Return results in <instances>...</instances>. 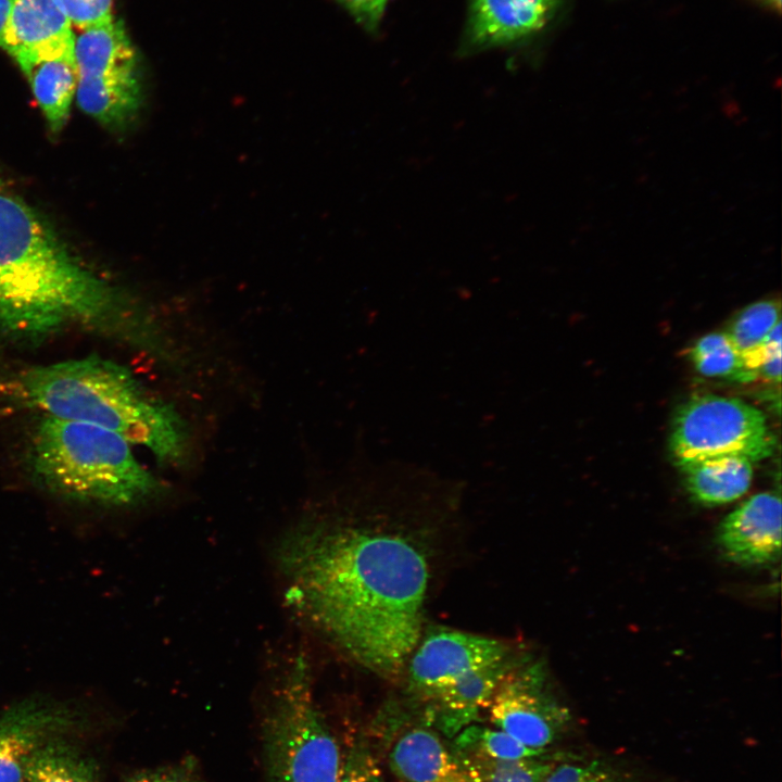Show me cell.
I'll return each instance as SVG.
<instances>
[{"instance_id": "cell-4", "label": "cell", "mask_w": 782, "mask_h": 782, "mask_svg": "<svg viewBox=\"0 0 782 782\" xmlns=\"http://www.w3.org/2000/svg\"><path fill=\"white\" fill-rule=\"evenodd\" d=\"M114 431L43 415L29 444V468L47 492L79 504L131 507L163 495L166 487Z\"/></svg>"}, {"instance_id": "cell-17", "label": "cell", "mask_w": 782, "mask_h": 782, "mask_svg": "<svg viewBox=\"0 0 782 782\" xmlns=\"http://www.w3.org/2000/svg\"><path fill=\"white\" fill-rule=\"evenodd\" d=\"M679 467L691 495L708 505L735 501L749 489L753 479V463L741 456L714 457Z\"/></svg>"}, {"instance_id": "cell-10", "label": "cell", "mask_w": 782, "mask_h": 782, "mask_svg": "<svg viewBox=\"0 0 782 782\" xmlns=\"http://www.w3.org/2000/svg\"><path fill=\"white\" fill-rule=\"evenodd\" d=\"M782 506L779 494L758 493L720 522L717 542L724 557L741 566H764L781 555Z\"/></svg>"}, {"instance_id": "cell-25", "label": "cell", "mask_w": 782, "mask_h": 782, "mask_svg": "<svg viewBox=\"0 0 782 782\" xmlns=\"http://www.w3.org/2000/svg\"><path fill=\"white\" fill-rule=\"evenodd\" d=\"M78 29L106 21L112 15L113 0H53Z\"/></svg>"}, {"instance_id": "cell-9", "label": "cell", "mask_w": 782, "mask_h": 782, "mask_svg": "<svg viewBox=\"0 0 782 782\" xmlns=\"http://www.w3.org/2000/svg\"><path fill=\"white\" fill-rule=\"evenodd\" d=\"M84 721L75 705L43 696L0 711V782H24L31 756L49 741L78 730Z\"/></svg>"}, {"instance_id": "cell-23", "label": "cell", "mask_w": 782, "mask_h": 782, "mask_svg": "<svg viewBox=\"0 0 782 782\" xmlns=\"http://www.w3.org/2000/svg\"><path fill=\"white\" fill-rule=\"evenodd\" d=\"M454 748L467 749L499 759H524L542 756L545 749H533L500 729L469 724L458 732Z\"/></svg>"}, {"instance_id": "cell-30", "label": "cell", "mask_w": 782, "mask_h": 782, "mask_svg": "<svg viewBox=\"0 0 782 782\" xmlns=\"http://www.w3.org/2000/svg\"><path fill=\"white\" fill-rule=\"evenodd\" d=\"M768 5L777 11L781 10V0H764Z\"/></svg>"}, {"instance_id": "cell-31", "label": "cell", "mask_w": 782, "mask_h": 782, "mask_svg": "<svg viewBox=\"0 0 782 782\" xmlns=\"http://www.w3.org/2000/svg\"><path fill=\"white\" fill-rule=\"evenodd\" d=\"M1 189H2V181H1V179H0V190H1Z\"/></svg>"}, {"instance_id": "cell-28", "label": "cell", "mask_w": 782, "mask_h": 782, "mask_svg": "<svg viewBox=\"0 0 782 782\" xmlns=\"http://www.w3.org/2000/svg\"><path fill=\"white\" fill-rule=\"evenodd\" d=\"M126 782H202L191 766L180 765L139 772Z\"/></svg>"}, {"instance_id": "cell-16", "label": "cell", "mask_w": 782, "mask_h": 782, "mask_svg": "<svg viewBox=\"0 0 782 782\" xmlns=\"http://www.w3.org/2000/svg\"><path fill=\"white\" fill-rule=\"evenodd\" d=\"M74 41L78 76L138 71V60L128 35L113 17L79 29Z\"/></svg>"}, {"instance_id": "cell-2", "label": "cell", "mask_w": 782, "mask_h": 782, "mask_svg": "<svg viewBox=\"0 0 782 782\" xmlns=\"http://www.w3.org/2000/svg\"><path fill=\"white\" fill-rule=\"evenodd\" d=\"M70 327L160 342L152 321L128 310L27 204L0 190V331L36 339Z\"/></svg>"}, {"instance_id": "cell-13", "label": "cell", "mask_w": 782, "mask_h": 782, "mask_svg": "<svg viewBox=\"0 0 782 782\" xmlns=\"http://www.w3.org/2000/svg\"><path fill=\"white\" fill-rule=\"evenodd\" d=\"M389 765L402 782H474L454 752L424 727H412L396 736Z\"/></svg>"}, {"instance_id": "cell-18", "label": "cell", "mask_w": 782, "mask_h": 782, "mask_svg": "<svg viewBox=\"0 0 782 782\" xmlns=\"http://www.w3.org/2000/svg\"><path fill=\"white\" fill-rule=\"evenodd\" d=\"M33 94L53 133L67 122L76 92L77 70L74 56L42 61L25 73Z\"/></svg>"}, {"instance_id": "cell-7", "label": "cell", "mask_w": 782, "mask_h": 782, "mask_svg": "<svg viewBox=\"0 0 782 782\" xmlns=\"http://www.w3.org/2000/svg\"><path fill=\"white\" fill-rule=\"evenodd\" d=\"M507 655L506 645L499 640L454 629H431L420 636L407 660L408 685L429 699L468 672Z\"/></svg>"}, {"instance_id": "cell-19", "label": "cell", "mask_w": 782, "mask_h": 782, "mask_svg": "<svg viewBox=\"0 0 782 782\" xmlns=\"http://www.w3.org/2000/svg\"><path fill=\"white\" fill-rule=\"evenodd\" d=\"M24 782H100L97 766L61 736L49 741L29 759Z\"/></svg>"}, {"instance_id": "cell-12", "label": "cell", "mask_w": 782, "mask_h": 782, "mask_svg": "<svg viewBox=\"0 0 782 782\" xmlns=\"http://www.w3.org/2000/svg\"><path fill=\"white\" fill-rule=\"evenodd\" d=\"M563 0H469L462 53L514 46L539 33Z\"/></svg>"}, {"instance_id": "cell-11", "label": "cell", "mask_w": 782, "mask_h": 782, "mask_svg": "<svg viewBox=\"0 0 782 782\" xmlns=\"http://www.w3.org/2000/svg\"><path fill=\"white\" fill-rule=\"evenodd\" d=\"M72 23L53 0H14L3 50L23 73L52 59L74 56Z\"/></svg>"}, {"instance_id": "cell-5", "label": "cell", "mask_w": 782, "mask_h": 782, "mask_svg": "<svg viewBox=\"0 0 782 782\" xmlns=\"http://www.w3.org/2000/svg\"><path fill=\"white\" fill-rule=\"evenodd\" d=\"M267 782H338L343 754L317 709L310 668L299 657L263 720Z\"/></svg>"}, {"instance_id": "cell-22", "label": "cell", "mask_w": 782, "mask_h": 782, "mask_svg": "<svg viewBox=\"0 0 782 782\" xmlns=\"http://www.w3.org/2000/svg\"><path fill=\"white\" fill-rule=\"evenodd\" d=\"M690 355L696 369L704 376L741 382L755 380L726 332H714L702 337L692 348Z\"/></svg>"}, {"instance_id": "cell-14", "label": "cell", "mask_w": 782, "mask_h": 782, "mask_svg": "<svg viewBox=\"0 0 782 782\" xmlns=\"http://www.w3.org/2000/svg\"><path fill=\"white\" fill-rule=\"evenodd\" d=\"M514 667L508 657L475 669L434 694L429 714L447 734L457 733L487 707L504 676Z\"/></svg>"}, {"instance_id": "cell-8", "label": "cell", "mask_w": 782, "mask_h": 782, "mask_svg": "<svg viewBox=\"0 0 782 782\" xmlns=\"http://www.w3.org/2000/svg\"><path fill=\"white\" fill-rule=\"evenodd\" d=\"M488 706L497 729L533 749H545L552 744L567 721V712L546 694L543 677L535 666L513 667Z\"/></svg>"}, {"instance_id": "cell-21", "label": "cell", "mask_w": 782, "mask_h": 782, "mask_svg": "<svg viewBox=\"0 0 782 782\" xmlns=\"http://www.w3.org/2000/svg\"><path fill=\"white\" fill-rule=\"evenodd\" d=\"M780 319V302L760 300L744 307L726 332L742 356L746 369L757 379L753 365L755 357Z\"/></svg>"}, {"instance_id": "cell-6", "label": "cell", "mask_w": 782, "mask_h": 782, "mask_svg": "<svg viewBox=\"0 0 782 782\" xmlns=\"http://www.w3.org/2000/svg\"><path fill=\"white\" fill-rule=\"evenodd\" d=\"M671 450L679 466L720 456L757 462L774 446L765 415L739 399L701 394L678 411Z\"/></svg>"}, {"instance_id": "cell-3", "label": "cell", "mask_w": 782, "mask_h": 782, "mask_svg": "<svg viewBox=\"0 0 782 782\" xmlns=\"http://www.w3.org/2000/svg\"><path fill=\"white\" fill-rule=\"evenodd\" d=\"M14 383L18 399L43 415L114 431L164 464H182L189 455V430L179 413L112 361L89 356L34 366Z\"/></svg>"}, {"instance_id": "cell-27", "label": "cell", "mask_w": 782, "mask_h": 782, "mask_svg": "<svg viewBox=\"0 0 782 782\" xmlns=\"http://www.w3.org/2000/svg\"><path fill=\"white\" fill-rule=\"evenodd\" d=\"M339 2L366 30L376 33L388 0H339Z\"/></svg>"}, {"instance_id": "cell-29", "label": "cell", "mask_w": 782, "mask_h": 782, "mask_svg": "<svg viewBox=\"0 0 782 782\" xmlns=\"http://www.w3.org/2000/svg\"><path fill=\"white\" fill-rule=\"evenodd\" d=\"M14 0H0V47L3 48Z\"/></svg>"}, {"instance_id": "cell-24", "label": "cell", "mask_w": 782, "mask_h": 782, "mask_svg": "<svg viewBox=\"0 0 782 782\" xmlns=\"http://www.w3.org/2000/svg\"><path fill=\"white\" fill-rule=\"evenodd\" d=\"M338 782H384V780L370 752L363 745L355 744L343 754Z\"/></svg>"}, {"instance_id": "cell-15", "label": "cell", "mask_w": 782, "mask_h": 782, "mask_svg": "<svg viewBox=\"0 0 782 782\" xmlns=\"http://www.w3.org/2000/svg\"><path fill=\"white\" fill-rule=\"evenodd\" d=\"M75 98L97 122L122 129L135 119L142 102L139 71L78 76Z\"/></svg>"}, {"instance_id": "cell-26", "label": "cell", "mask_w": 782, "mask_h": 782, "mask_svg": "<svg viewBox=\"0 0 782 782\" xmlns=\"http://www.w3.org/2000/svg\"><path fill=\"white\" fill-rule=\"evenodd\" d=\"M543 782H615L598 765L555 766Z\"/></svg>"}, {"instance_id": "cell-20", "label": "cell", "mask_w": 782, "mask_h": 782, "mask_svg": "<svg viewBox=\"0 0 782 782\" xmlns=\"http://www.w3.org/2000/svg\"><path fill=\"white\" fill-rule=\"evenodd\" d=\"M452 751L474 782H543L555 767L544 756L499 759L467 749Z\"/></svg>"}, {"instance_id": "cell-1", "label": "cell", "mask_w": 782, "mask_h": 782, "mask_svg": "<svg viewBox=\"0 0 782 782\" xmlns=\"http://www.w3.org/2000/svg\"><path fill=\"white\" fill-rule=\"evenodd\" d=\"M286 600L363 667L383 677L406 666L421 633L429 570L425 555L395 532L310 524L277 553Z\"/></svg>"}]
</instances>
